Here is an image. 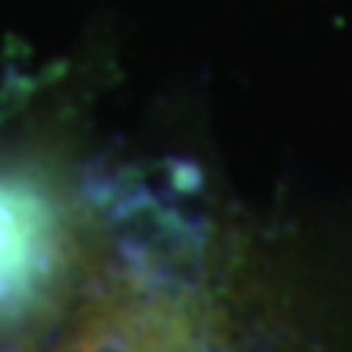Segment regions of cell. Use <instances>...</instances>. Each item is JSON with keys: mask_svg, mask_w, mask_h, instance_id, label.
<instances>
[{"mask_svg": "<svg viewBox=\"0 0 352 352\" xmlns=\"http://www.w3.org/2000/svg\"><path fill=\"white\" fill-rule=\"evenodd\" d=\"M63 258L56 206L26 176L0 173V323L26 316L50 294Z\"/></svg>", "mask_w": 352, "mask_h": 352, "instance_id": "cell-2", "label": "cell"}, {"mask_svg": "<svg viewBox=\"0 0 352 352\" xmlns=\"http://www.w3.org/2000/svg\"><path fill=\"white\" fill-rule=\"evenodd\" d=\"M33 352H212L196 314L164 287H124L72 316Z\"/></svg>", "mask_w": 352, "mask_h": 352, "instance_id": "cell-1", "label": "cell"}]
</instances>
